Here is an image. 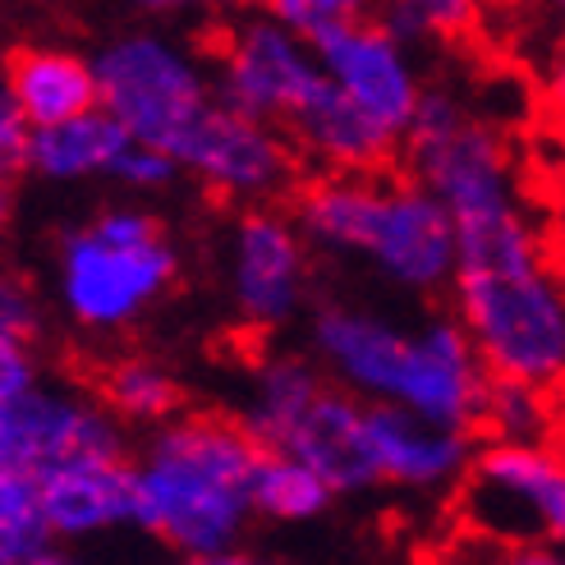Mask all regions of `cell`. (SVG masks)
<instances>
[{
  "label": "cell",
  "mask_w": 565,
  "mask_h": 565,
  "mask_svg": "<svg viewBox=\"0 0 565 565\" xmlns=\"http://www.w3.org/2000/svg\"><path fill=\"white\" fill-rule=\"evenodd\" d=\"M473 428H483L492 441H552L556 428L552 386L520 377H488Z\"/></svg>",
  "instance_id": "ffe728a7"
},
{
  "label": "cell",
  "mask_w": 565,
  "mask_h": 565,
  "mask_svg": "<svg viewBox=\"0 0 565 565\" xmlns=\"http://www.w3.org/2000/svg\"><path fill=\"white\" fill-rule=\"evenodd\" d=\"M543 6H561V0H543Z\"/></svg>",
  "instance_id": "836d02e7"
},
{
  "label": "cell",
  "mask_w": 565,
  "mask_h": 565,
  "mask_svg": "<svg viewBox=\"0 0 565 565\" xmlns=\"http://www.w3.org/2000/svg\"><path fill=\"white\" fill-rule=\"evenodd\" d=\"M14 221V175H0V235L10 231Z\"/></svg>",
  "instance_id": "1f68e13d"
},
{
  "label": "cell",
  "mask_w": 565,
  "mask_h": 565,
  "mask_svg": "<svg viewBox=\"0 0 565 565\" xmlns=\"http://www.w3.org/2000/svg\"><path fill=\"white\" fill-rule=\"evenodd\" d=\"M263 446L239 418L171 414L143 441L134 473V529L175 556H212L244 543L253 524V469Z\"/></svg>",
  "instance_id": "7a4b0ae2"
},
{
  "label": "cell",
  "mask_w": 565,
  "mask_h": 565,
  "mask_svg": "<svg viewBox=\"0 0 565 565\" xmlns=\"http://www.w3.org/2000/svg\"><path fill=\"white\" fill-rule=\"evenodd\" d=\"M331 505V488L308 469L303 460L286 456V450H267L253 469V515L280 520V524H303L318 520Z\"/></svg>",
  "instance_id": "d6986e66"
},
{
  "label": "cell",
  "mask_w": 565,
  "mask_h": 565,
  "mask_svg": "<svg viewBox=\"0 0 565 565\" xmlns=\"http://www.w3.org/2000/svg\"><path fill=\"white\" fill-rule=\"evenodd\" d=\"M23 565H74V561H65V556H55V552H46V556H38V561H23Z\"/></svg>",
  "instance_id": "d6a6232c"
},
{
  "label": "cell",
  "mask_w": 565,
  "mask_h": 565,
  "mask_svg": "<svg viewBox=\"0 0 565 565\" xmlns=\"http://www.w3.org/2000/svg\"><path fill=\"white\" fill-rule=\"evenodd\" d=\"M180 280V248L157 212L102 207L55 248V303L88 335H120L152 318Z\"/></svg>",
  "instance_id": "277c9868"
},
{
  "label": "cell",
  "mask_w": 565,
  "mask_h": 565,
  "mask_svg": "<svg viewBox=\"0 0 565 565\" xmlns=\"http://www.w3.org/2000/svg\"><path fill=\"white\" fill-rule=\"evenodd\" d=\"M28 138H33V125H28V116L14 106V97L0 88V175L23 171Z\"/></svg>",
  "instance_id": "4316f807"
},
{
  "label": "cell",
  "mask_w": 565,
  "mask_h": 565,
  "mask_svg": "<svg viewBox=\"0 0 565 565\" xmlns=\"http://www.w3.org/2000/svg\"><path fill=\"white\" fill-rule=\"evenodd\" d=\"M501 565H565L556 543H533V547H505Z\"/></svg>",
  "instance_id": "f546056e"
},
{
  "label": "cell",
  "mask_w": 565,
  "mask_h": 565,
  "mask_svg": "<svg viewBox=\"0 0 565 565\" xmlns=\"http://www.w3.org/2000/svg\"><path fill=\"white\" fill-rule=\"evenodd\" d=\"M483 19V0H382V23L401 42H456Z\"/></svg>",
  "instance_id": "603a6c76"
},
{
  "label": "cell",
  "mask_w": 565,
  "mask_h": 565,
  "mask_svg": "<svg viewBox=\"0 0 565 565\" xmlns=\"http://www.w3.org/2000/svg\"><path fill=\"white\" fill-rule=\"evenodd\" d=\"M369 10L373 0H263V14L299 33L303 42H318L335 28L369 19Z\"/></svg>",
  "instance_id": "cb8c5ba5"
},
{
  "label": "cell",
  "mask_w": 565,
  "mask_h": 565,
  "mask_svg": "<svg viewBox=\"0 0 565 565\" xmlns=\"http://www.w3.org/2000/svg\"><path fill=\"white\" fill-rule=\"evenodd\" d=\"M286 138L295 143V152L318 161L327 175L382 171V166L391 161V152L401 148V138L386 134L377 120H369L359 106H350L327 78L318 83V93L286 120Z\"/></svg>",
  "instance_id": "9a60e30c"
},
{
  "label": "cell",
  "mask_w": 565,
  "mask_h": 565,
  "mask_svg": "<svg viewBox=\"0 0 565 565\" xmlns=\"http://www.w3.org/2000/svg\"><path fill=\"white\" fill-rule=\"evenodd\" d=\"M313 286V248L299 235L295 216L271 203L244 207L225 244V290L235 318L253 331H276L303 313Z\"/></svg>",
  "instance_id": "ba28073f"
},
{
  "label": "cell",
  "mask_w": 565,
  "mask_h": 565,
  "mask_svg": "<svg viewBox=\"0 0 565 565\" xmlns=\"http://www.w3.org/2000/svg\"><path fill=\"white\" fill-rule=\"evenodd\" d=\"M78 450H125L120 418L97 395L38 377L14 401H0V469L33 478Z\"/></svg>",
  "instance_id": "30bf717a"
},
{
  "label": "cell",
  "mask_w": 565,
  "mask_h": 565,
  "mask_svg": "<svg viewBox=\"0 0 565 565\" xmlns=\"http://www.w3.org/2000/svg\"><path fill=\"white\" fill-rule=\"evenodd\" d=\"M97 106L116 120L134 143H148L175 161L184 134L207 116L216 102L212 70L180 38L157 28L116 33L93 55Z\"/></svg>",
  "instance_id": "5b68a950"
},
{
  "label": "cell",
  "mask_w": 565,
  "mask_h": 565,
  "mask_svg": "<svg viewBox=\"0 0 565 565\" xmlns=\"http://www.w3.org/2000/svg\"><path fill=\"white\" fill-rule=\"evenodd\" d=\"M313 363L331 386L446 428H473L488 369L456 318L401 322L377 308L327 303L313 318Z\"/></svg>",
  "instance_id": "6da1fadb"
},
{
  "label": "cell",
  "mask_w": 565,
  "mask_h": 565,
  "mask_svg": "<svg viewBox=\"0 0 565 565\" xmlns=\"http://www.w3.org/2000/svg\"><path fill=\"white\" fill-rule=\"evenodd\" d=\"M322 78L341 93L350 106H359L369 120H377L386 134L401 138L418 110L423 78L409 55V42H401L386 23L359 19L313 42Z\"/></svg>",
  "instance_id": "8fae6325"
},
{
  "label": "cell",
  "mask_w": 565,
  "mask_h": 565,
  "mask_svg": "<svg viewBox=\"0 0 565 565\" xmlns=\"http://www.w3.org/2000/svg\"><path fill=\"white\" fill-rule=\"evenodd\" d=\"M175 175H180V166L166 152H157L148 143H129V152L120 157V166H116V175L110 180H116L120 189H129V193H161Z\"/></svg>",
  "instance_id": "484cf974"
},
{
  "label": "cell",
  "mask_w": 565,
  "mask_h": 565,
  "mask_svg": "<svg viewBox=\"0 0 565 565\" xmlns=\"http://www.w3.org/2000/svg\"><path fill=\"white\" fill-rule=\"evenodd\" d=\"M125 10L134 14H152V19H175V14H198V10H212L216 0H120Z\"/></svg>",
  "instance_id": "f1b7e54d"
},
{
  "label": "cell",
  "mask_w": 565,
  "mask_h": 565,
  "mask_svg": "<svg viewBox=\"0 0 565 565\" xmlns=\"http://www.w3.org/2000/svg\"><path fill=\"white\" fill-rule=\"evenodd\" d=\"M180 565H276L258 552H244V547H231V552H212V556H184Z\"/></svg>",
  "instance_id": "4dcf8cb0"
},
{
  "label": "cell",
  "mask_w": 565,
  "mask_h": 565,
  "mask_svg": "<svg viewBox=\"0 0 565 565\" xmlns=\"http://www.w3.org/2000/svg\"><path fill=\"white\" fill-rule=\"evenodd\" d=\"M33 488L55 543L106 539L134 524V473L125 450H78L38 469Z\"/></svg>",
  "instance_id": "7c38bea8"
},
{
  "label": "cell",
  "mask_w": 565,
  "mask_h": 565,
  "mask_svg": "<svg viewBox=\"0 0 565 565\" xmlns=\"http://www.w3.org/2000/svg\"><path fill=\"white\" fill-rule=\"evenodd\" d=\"M102 405L120 423H152L157 428L161 418H171L180 409V382L161 359L129 354V359H116L106 369Z\"/></svg>",
  "instance_id": "44dd1931"
},
{
  "label": "cell",
  "mask_w": 565,
  "mask_h": 565,
  "mask_svg": "<svg viewBox=\"0 0 565 565\" xmlns=\"http://www.w3.org/2000/svg\"><path fill=\"white\" fill-rule=\"evenodd\" d=\"M327 386L322 369L313 359H299V354H271L253 369L248 386H244V428L248 437L276 450L286 441V433L299 423V414L318 401V391Z\"/></svg>",
  "instance_id": "ac0fdd59"
},
{
  "label": "cell",
  "mask_w": 565,
  "mask_h": 565,
  "mask_svg": "<svg viewBox=\"0 0 565 565\" xmlns=\"http://www.w3.org/2000/svg\"><path fill=\"white\" fill-rule=\"evenodd\" d=\"M456 511L497 547L556 543L565 533V465L552 441H488L456 478Z\"/></svg>",
  "instance_id": "8992f818"
},
{
  "label": "cell",
  "mask_w": 565,
  "mask_h": 565,
  "mask_svg": "<svg viewBox=\"0 0 565 565\" xmlns=\"http://www.w3.org/2000/svg\"><path fill=\"white\" fill-rule=\"evenodd\" d=\"M322 65L313 42H303L290 28H280L267 14L239 19L221 42L212 88L225 106L258 116L267 125H280L318 93Z\"/></svg>",
  "instance_id": "9c48e42d"
},
{
  "label": "cell",
  "mask_w": 565,
  "mask_h": 565,
  "mask_svg": "<svg viewBox=\"0 0 565 565\" xmlns=\"http://www.w3.org/2000/svg\"><path fill=\"white\" fill-rule=\"evenodd\" d=\"M276 450L303 460L331 488V497H359V492L377 488L369 441H363V401L331 382L318 391V401L299 414V423Z\"/></svg>",
  "instance_id": "5bb4252c"
},
{
  "label": "cell",
  "mask_w": 565,
  "mask_h": 565,
  "mask_svg": "<svg viewBox=\"0 0 565 565\" xmlns=\"http://www.w3.org/2000/svg\"><path fill=\"white\" fill-rule=\"evenodd\" d=\"M38 327H42V299L33 280L0 263V335L6 341H33Z\"/></svg>",
  "instance_id": "d4e9b609"
},
{
  "label": "cell",
  "mask_w": 565,
  "mask_h": 565,
  "mask_svg": "<svg viewBox=\"0 0 565 565\" xmlns=\"http://www.w3.org/2000/svg\"><path fill=\"white\" fill-rule=\"evenodd\" d=\"M308 248L354 258L405 295H437L456 267V231L437 198L414 175H322L299 193L295 212Z\"/></svg>",
  "instance_id": "3957f363"
},
{
  "label": "cell",
  "mask_w": 565,
  "mask_h": 565,
  "mask_svg": "<svg viewBox=\"0 0 565 565\" xmlns=\"http://www.w3.org/2000/svg\"><path fill=\"white\" fill-rule=\"evenodd\" d=\"M42 377L33 341H6L0 335V401H14L19 391H28Z\"/></svg>",
  "instance_id": "83f0119b"
},
{
  "label": "cell",
  "mask_w": 565,
  "mask_h": 565,
  "mask_svg": "<svg viewBox=\"0 0 565 565\" xmlns=\"http://www.w3.org/2000/svg\"><path fill=\"white\" fill-rule=\"evenodd\" d=\"M14 106L28 116V125H55L70 120L78 110L97 106V78H93V61L65 46H23L10 70L6 83H0Z\"/></svg>",
  "instance_id": "e0dca14e"
},
{
  "label": "cell",
  "mask_w": 565,
  "mask_h": 565,
  "mask_svg": "<svg viewBox=\"0 0 565 565\" xmlns=\"http://www.w3.org/2000/svg\"><path fill=\"white\" fill-rule=\"evenodd\" d=\"M363 441L377 483L405 488V492H446L469 465V433L428 423L395 405L363 401Z\"/></svg>",
  "instance_id": "4fadbf2b"
},
{
  "label": "cell",
  "mask_w": 565,
  "mask_h": 565,
  "mask_svg": "<svg viewBox=\"0 0 565 565\" xmlns=\"http://www.w3.org/2000/svg\"><path fill=\"white\" fill-rule=\"evenodd\" d=\"M55 547L51 529L42 520L38 488L28 473L0 469V565H23L38 561Z\"/></svg>",
  "instance_id": "7402d4cb"
},
{
  "label": "cell",
  "mask_w": 565,
  "mask_h": 565,
  "mask_svg": "<svg viewBox=\"0 0 565 565\" xmlns=\"http://www.w3.org/2000/svg\"><path fill=\"white\" fill-rule=\"evenodd\" d=\"M175 166L216 198L239 207L276 203L299 180V152L286 138V129L258 116H244V110L225 106L221 97L184 134V143L175 148Z\"/></svg>",
  "instance_id": "52a82bcc"
},
{
  "label": "cell",
  "mask_w": 565,
  "mask_h": 565,
  "mask_svg": "<svg viewBox=\"0 0 565 565\" xmlns=\"http://www.w3.org/2000/svg\"><path fill=\"white\" fill-rule=\"evenodd\" d=\"M134 138L106 116L102 106L78 110L70 120L38 125L28 138L23 171H33L51 184H83V180H110L120 157L129 152Z\"/></svg>",
  "instance_id": "2e32d148"
}]
</instances>
